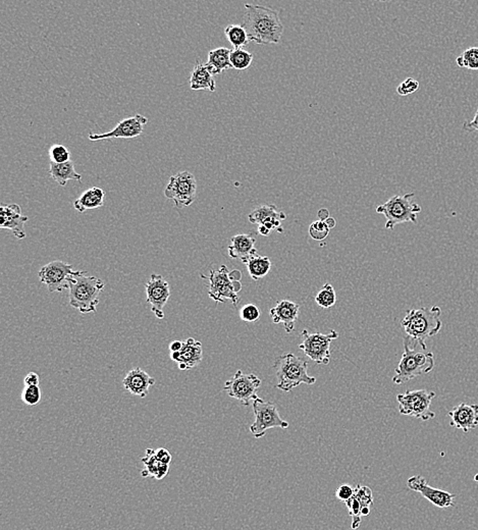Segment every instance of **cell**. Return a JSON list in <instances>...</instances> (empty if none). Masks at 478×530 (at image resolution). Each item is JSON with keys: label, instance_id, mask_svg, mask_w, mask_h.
Segmentation results:
<instances>
[{"label": "cell", "instance_id": "7dc6e473", "mask_svg": "<svg viewBox=\"0 0 478 530\" xmlns=\"http://www.w3.org/2000/svg\"><path fill=\"white\" fill-rule=\"evenodd\" d=\"M325 223L327 224V226H329L330 230L336 226V219H332V217H329L327 221H325Z\"/></svg>", "mask_w": 478, "mask_h": 530}, {"label": "cell", "instance_id": "277c9868", "mask_svg": "<svg viewBox=\"0 0 478 530\" xmlns=\"http://www.w3.org/2000/svg\"><path fill=\"white\" fill-rule=\"evenodd\" d=\"M403 341V355L392 379L396 385H403L415 377L429 374L436 365L435 355L431 352L415 351L414 345L407 337Z\"/></svg>", "mask_w": 478, "mask_h": 530}, {"label": "cell", "instance_id": "d6a6232c", "mask_svg": "<svg viewBox=\"0 0 478 530\" xmlns=\"http://www.w3.org/2000/svg\"><path fill=\"white\" fill-rule=\"evenodd\" d=\"M459 68L478 71V47H470L457 57Z\"/></svg>", "mask_w": 478, "mask_h": 530}, {"label": "cell", "instance_id": "f546056e", "mask_svg": "<svg viewBox=\"0 0 478 530\" xmlns=\"http://www.w3.org/2000/svg\"><path fill=\"white\" fill-rule=\"evenodd\" d=\"M225 35L228 42L232 44L234 50L243 48L250 42L248 34L243 25H228L225 29Z\"/></svg>", "mask_w": 478, "mask_h": 530}, {"label": "cell", "instance_id": "3957f363", "mask_svg": "<svg viewBox=\"0 0 478 530\" xmlns=\"http://www.w3.org/2000/svg\"><path fill=\"white\" fill-rule=\"evenodd\" d=\"M85 270H78L69 280V300L70 305L81 313L96 312L105 282L99 277H88Z\"/></svg>", "mask_w": 478, "mask_h": 530}, {"label": "cell", "instance_id": "ac0fdd59", "mask_svg": "<svg viewBox=\"0 0 478 530\" xmlns=\"http://www.w3.org/2000/svg\"><path fill=\"white\" fill-rule=\"evenodd\" d=\"M251 224L264 226L269 231H276L283 233L281 221L287 219V214L284 212H279L276 205L263 204L258 206L248 217Z\"/></svg>", "mask_w": 478, "mask_h": 530}, {"label": "cell", "instance_id": "5b68a950", "mask_svg": "<svg viewBox=\"0 0 478 530\" xmlns=\"http://www.w3.org/2000/svg\"><path fill=\"white\" fill-rule=\"evenodd\" d=\"M278 385L276 388L284 392H291L300 385H314L315 377L309 376L308 362L295 354L279 356L274 363Z\"/></svg>", "mask_w": 478, "mask_h": 530}, {"label": "cell", "instance_id": "44dd1931", "mask_svg": "<svg viewBox=\"0 0 478 530\" xmlns=\"http://www.w3.org/2000/svg\"><path fill=\"white\" fill-rule=\"evenodd\" d=\"M300 305L288 300H281L269 311L272 323H283L287 334H292L295 330L296 321L299 316Z\"/></svg>", "mask_w": 478, "mask_h": 530}, {"label": "cell", "instance_id": "7c38bea8", "mask_svg": "<svg viewBox=\"0 0 478 530\" xmlns=\"http://www.w3.org/2000/svg\"><path fill=\"white\" fill-rule=\"evenodd\" d=\"M261 381L255 374H245L242 370H238L232 379L226 381L223 391L235 400H239L244 406L253 404L257 397L258 388Z\"/></svg>", "mask_w": 478, "mask_h": 530}, {"label": "cell", "instance_id": "ba28073f", "mask_svg": "<svg viewBox=\"0 0 478 530\" xmlns=\"http://www.w3.org/2000/svg\"><path fill=\"white\" fill-rule=\"evenodd\" d=\"M436 393L426 390H407L397 396L399 403V412L402 415L412 416L427 421L436 417V413L431 410V405L435 399Z\"/></svg>", "mask_w": 478, "mask_h": 530}, {"label": "cell", "instance_id": "e575fe53", "mask_svg": "<svg viewBox=\"0 0 478 530\" xmlns=\"http://www.w3.org/2000/svg\"><path fill=\"white\" fill-rule=\"evenodd\" d=\"M354 497L359 501L362 508H366V507L371 508L373 505V495L371 488L357 485L355 488Z\"/></svg>", "mask_w": 478, "mask_h": 530}, {"label": "cell", "instance_id": "7bdbcfd3", "mask_svg": "<svg viewBox=\"0 0 478 530\" xmlns=\"http://www.w3.org/2000/svg\"><path fill=\"white\" fill-rule=\"evenodd\" d=\"M39 383H40V379L36 372H29L24 379L25 386H39Z\"/></svg>", "mask_w": 478, "mask_h": 530}, {"label": "cell", "instance_id": "9c48e42d", "mask_svg": "<svg viewBox=\"0 0 478 530\" xmlns=\"http://www.w3.org/2000/svg\"><path fill=\"white\" fill-rule=\"evenodd\" d=\"M301 335L302 342L299 345V349L303 351L305 355L316 364H329L331 360V344L334 340L338 339L339 333L332 330L327 335L320 333L313 334L304 330Z\"/></svg>", "mask_w": 478, "mask_h": 530}, {"label": "cell", "instance_id": "8992f818", "mask_svg": "<svg viewBox=\"0 0 478 530\" xmlns=\"http://www.w3.org/2000/svg\"><path fill=\"white\" fill-rule=\"evenodd\" d=\"M201 277L209 282V295L210 299L216 303H231L237 306L240 302L238 296L242 290V274L239 270L230 272L226 265H221L218 270H210L209 275H201Z\"/></svg>", "mask_w": 478, "mask_h": 530}, {"label": "cell", "instance_id": "ee69618b", "mask_svg": "<svg viewBox=\"0 0 478 530\" xmlns=\"http://www.w3.org/2000/svg\"><path fill=\"white\" fill-rule=\"evenodd\" d=\"M184 346V341H173L170 344V353H175V352H180L182 350Z\"/></svg>", "mask_w": 478, "mask_h": 530}, {"label": "cell", "instance_id": "836d02e7", "mask_svg": "<svg viewBox=\"0 0 478 530\" xmlns=\"http://www.w3.org/2000/svg\"><path fill=\"white\" fill-rule=\"evenodd\" d=\"M50 163H66L71 161V152L66 146L54 144L48 150Z\"/></svg>", "mask_w": 478, "mask_h": 530}, {"label": "cell", "instance_id": "603a6c76", "mask_svg": "<svg viewBox=\"0 0 478 530\" xmlns=\"http://www.w3.org/2000/svg\"><path fill=\"white\" fill-rule=\"evenodd\" d=\"M256 239L252 234H239L231 239L228 246V256L233 259H240L245 263L250 257L257 254L255 248Z\"/></svg>", "mask_w": 478, "mask_h": 530}, {"label": "cell", "instance_id": "74e56055", "mask_svg": "<svg viewBox=\"0 0 478 530\" xmlns=\"http://www.w3.org/2000/svg\"><path fill=\"white\" fill-rule=\"evenodd\" d=\"M330 228L322 221H314L309 228V235L315 241L325 240L329 236Z\"/></svg>", "mask_w": 478, "mask_h": 530}, {"label": "cell", "instance_id": "c3c4849f", "mask_svg": "<svg viewBox=\"0 0 478 530\" xmlns=\"http://www.w3.org/2000/svg\"><path fill=\"white\" fill-rule=\"evenodd\" d=\"M371 507H366V508H362L361 516H368L369 514H371Z\"/></svg>", "mask_w": 478, "mask_h": 530}, {"label": "cell", "instance_id": "9a60e30c", "mask_svg": "<svg viewBox=\"0 0 478 530\" xmlns=\"http://www.w3.org/2000/svg\"><path fill=\"white\" fill-rule=\"evenodd\" d=\"M148 122L146 117L142 115H135L134 117H127L121 120L115 129L107 133L90 134L88 136L90 141L108 140V139H134L139 137L143 133L144 126Z\"/></svg>", "mask_w": 478, "mask_h": 530}, {"label": "cell", "instance_id": "d4e9b609", "mask_svg": "<svg viewBox=\"0 0 478 530\" xmlns=\"http://www.w3.org/2000/svg\"><path fill=\"white\" fill-rule=\"evenodd\" d=\"M190 87L194 91H199V90L216 91V81H214V75L207 69L206 64L200 62H196L191 74Z\"/></svg>", "mask_w": 478, "mask_h": 530}, {"label": "cell", "instance_id": "30bf717a", "mask_svg": "<svg viewBox=\"0 0 478 530\" xmlns=\"http://www.w3.org/2000/svg\"><path fill=\"white\" fill-rule=\"evenodd\" d=\"M252 405L255 420L250 427V432L255 439L264 437L267 430L270 428L279 427L287 430L290 427L288 421L281 418L278 408L272 403L264 401L258 397Z\"/></svg>", "mask_w": 478, "mask_h": 530}, {"label": "cell", "instance_id": "4316f807", "mask_svg": "<svg viewBox=\"0 0 478 530\" xmlns=\"http://www.w3.org/2000/svg\"><path fill=\"white\" fill-rule=\"evenodd\" d=\"M49 175L62 187H66L69 180H82V175L76 171L75 164L71 161L66 163H50Z\"/></svg>", "mask_w": 478, "mask_h": 530}, {"label": "cell", "instance_id": "bcb514c9", "mask_svg": "<svg viewBox=\"0 0 478 530\" xmlns=\"http://www.w3.org/2000/svg\"><path fill=\"white\" fill-rule=\"evenodd\" d=\"M270 231H269L267 226H258V233H260L261 236H263V237H267V236H269Z\"/></svg>", "mask_w": 478, "mask_h": 530}, {"label": "cell", "instance_id": "484cf974", "mask_svg": "<svg viewBox=\"0 0 478 530\" xmlns=\"http://www.w3.org/2000/svg\"><path fill=\"white\" fill-rule=\"evenodd\" d=\"M144 469L141 472L142 478H153L157 480H161L168 476L170 471V465L163 464L157 460L156 450L147 449L145 457L142 458Z\"/></svg>", "mask_w": 478, "mask_h": 530}, {"label": "cell", "instance_id": "5bb4252c", "mask_svg": "<svg viewBox=\"0 0 478 530\" xmlns=\"http://www.w3.org/2000/svg\"><path fill=\"white\" fill-rule=\"evenodd\" d=\"M146 300L158 319L165 318V306L170 297V284L161 275H151L146 286Z\"/></svg>", "mask_w": 478, "mask_h": 530}, {"label": "cell", "instance_id": "7402d4cb", "mask_svg": "<svg viewBox=\"0 0 478 530\" xmlns=\"http://www.w3.org/2000/svg\"><path fill=\"white\" fill-rule=\"evenodd\" d=\"M154 384H156V379L150 376L140 367L130 370L122 379L124 390L140 398L147 397L150 386H153Z\"/></svg>", "mask_w": 478, "mask_h": 530}, {"label": "cell", "instance_id": "8d00e7d4", "mask_svg": "<svg viewBox=\"0 0 478 530\" xmlns=\"http://www.w3.org/2000/svg\"><path fill=\"white\" fill-rule=\"evenodd\" d=\"M240 317L245 323H256L260 318V308L254 304H246L240 310Z\"/></svg>", "mask_w": 478, "mask_h": 530}, {"label": "cell", "instance_id": "f6af8a7d", "mask_svg": "<svg viewBox=\"0 0 478 530\" xmlns=\"http://www.w3.org/2000/svg\"><path fill=\"white\" fill-rule=\"evenodd\" d=\"M317 217L318 219H320V221H327L330 217L329 210L325 209V208H322V209H320V212H318Z\"/></svg>", "mask_w": 478, "mask_h": 530}, {"label": "cell", "instance_id": "d6986e66", "mask_svg": "<svg viewBox=\"0 0 478 530\" xmlns=\"http://www.w3.org/2000/svg\"><path fill=\"white\" fill-rule=\"evenodd\" d=\"M203 358L202 344L193 338L184 341V346L180 352L170 353V359L177 363L180 370H190L200 364Z\"/></svg>", "mask_w": 478, "mask_h": 530}, {"label": "cell", "instance_id": "e0dca14e", "mask_svg": "<svg viewBox=\"0 0 478 530\" xmlns=\"http://www.w3.org/2000/svg\"><path fill=\"white\" fill-rule=\"evenodd\" d=\"M28 217L22 214L18 204H2L0 207V228L13 231V236L18 240L26 238L25 224Z\"/></svg>", "mask_w": 478, "mask_h": 530}, {"label": "cell", "instance_id": "681fc988", "mask_svg": "<svg viewBox=\"0 0 478 530\" xmlns=\"http://www.w3.org/2000/svg\"><path fill=\"white\" fill-rule=\"evenodd\" d=\"M474 480H475V481H477V485H478V473H477V474H475V476H474Z\"/></svg>", "mask_w": 478, "mask_h": 530}, {"label": "cell", "instance_id": "ffe728a7", "mask_svg": "<svg viewBox=\"0 0 478 530\" xmlns=\"http://www.w3.org/2000/svg\"><path fill=\"white\" fill-rule=\"evenodd\" d=\"M451 427L470 432L478 425V405L461 403L449 412Z\"/></svg>", "mask_w": 478, "mask_h": 530}, {"label": "cell", "instance_id": "f1b7e54d", "mask_svg": "<svg viewBox=\"0 0 478 530\" xmlns=\"http://www.w3.org/2000/svg\"><path fill=\"white\" fill-rule=\"evenodd\" d=\"M247 265L249 275L254 281H260V279L267 275L272 270V260L267 256H260L255 254L245 263Z\"/></svg>", "mask_w": 478, "mask_h": 530}, {"label": "cell", "instance_id": "b9f144b4", "mask_svg": "<svg viewBox=\"0 0 478 530\" xmlns=\"http://www.w3.org/2000/svg\"><path fill=\"white\" fill-rule=\"evenodd\" d=\"M463 129L468 132H478V108L474 117L471 120H466L463 124Z\"/></svg>", "mask_w": 478, "mask_h": 530}, {"label": "cell", "instance_id": "1f68e13d", "mask_svg": "<svg viewBox=\"0 0 478 530\" xmlns=\"http://www.w3.org/2000/svg\"><path fill=\"white\" fill-rule=\"evenodd\" d=\"M315 302L323 309H329L336 304L337 294L331 284H325L322 290L318 292L315 297Z\"/></svg>", "mask_w": 478, "mask_h": 530}, {"label": "cell", "instance_id": "d590c367", "mask_svg": "<svg viewBox=\"0 0 478 530\" xmlns=\"http://www.w3.org/2000/svg\"><path fill=\"white\" fill-rule=\"evenodd\" d=\"M22 400L29 406H35L41 400V391L39 386H25L22 393Z\"/></svg>", "mask_w": 478, "mask_h": 530}, {"label": "cell", "instance_id": "60d3db41", "mask_svg": "<svg viewBox=\"0 0 478 530\" xmlns=\"http://www.w3.org/2000/svg\"><path fill=\"white\" fill-rule=\"evenodd\" d=\"M156 456L159 462L170 465L172 463V454L168 452L165 448H159L156 450Z\"/></svg>", "mask_w": 478, "mask_h": 530}, {"label": "cell", "instance_id": "cb8c5ba5", "mask_svg": "<svg viewBox=\"0 0 478 530\" xmlns=\"http://www.w3.org/2000/svg\"><path fill=\"white\" fill-rule=\"evenodd\" d=\"M105 192L98 187H92L83 192L77 200L74 201V208L80 214L87 210L97 209L105 204Z\"/></svg>", "mask_w": 478, "mask_h": 530}, {"label": "cell", "instance_id": "f35d334b", "mask_svg": "<svg viewBox=\"0 0 478 530\" xmlns=\"http://www.w3.org/2000/svg\"><path fill=\"white\" fill-rule=\"evenodd\" d=\"M419 88V82L415 79L407 78L397 87V93L400 96H408L416 92Z\"/></svg>", "mask_w": 478, "mask_h": 530}, {"label": "cell", "instance_id": "4dcf8cb0", "mask_svg": "<svg viewBox=\"0 0 478 530\" xmlns=\"http://www.w3.org/2000/svg\"><path fill=\"white\" fill-rule=\"evenodd\" d=\"M253 59L252 53L247 52L243 48L233 50L231 52V64H232L233 69L237 71H244L250 68Z\"/></svg>", "mask_w": 478, "mask_h": 530}, {"label": "cell", "instance_id": "ab89813d", "mask_svg": "<svg viewBox=\"0 0 478 530\" xmlns=\"http://www.w3.org/2000/svg\"><path fill=\"white\" fill-rule=\"evenodd\" d=\"M355 488L351 487L349 485H342L341 487L337 488L336 497L339 501L346 503L351 497L354 496Z\"/></svg>", "mask_w": 478, "mask_h": 530}, {"label": "cell", "instance_id": "52a82bcc", "mask_svg": "<svg viewBox=\"0 0 478 530\" xmlns=\"http://www.w3.org/2000/svg\"><path fill=\"white\" fill-rule=\"evenodd\" d=\"M414 196V193L392 196L387 202L376 207V212L385 215L387 219V230H394L397 224L417 223V217L421 212V207L413 201Z\"/></svg>", "mask_w": 478, "mask_h": 530}, {"label": "cell", "instance_id": "4fadbf2b", "mask_svg": "<svg viewBox=\"0 0 478 530\" xmlns=\"http://www.w3.org/2000/svg\"><path fill=\"white\" fill-rule=\"evenodd\" d=\"M73 266L62 260H55L44 265L39 270L38 277L40 282L47 287L50 294L61 293L68 289L69 280L75 274Z\"/></svg>", "mask_w": 478, "mask_h": 530}, {"label": "cell", "instance_id": "8fae6325", "mask_svg": "<svg viewBox=\"0 0 478 530\" xmlns=\"http://www.w3.org/2000/svg\"><path fill=\"white\" fill-rule=\"evenodd\" d=\"M197 182L190 171H181L170 178L165 196L174 201L175 207L190 206L195 201Z\"/></svg>", "mask_w": 478, "mask_h": 530}, {"label": "cell", "instance_id": "6da1fadb", "mask_svg": "<svg viewBox=\"0 0 478 530\" xmlns=\"http://www.w3.org/2000/svg\"><path fill=\"white\" fill-rule=\"evenodd\" d=\"M243 27L249 40L261 45L279 43L284 33L279 11L258 4H245Z\"/></svg>", "mask_w": 478, "mask_h": 530}, {"label": "cell", "instance_id": "7a4b0ae2", "mask_svg": "<svg viewBox=\"0 0 478 530\" xmlns=\"http://www.w3.org/2000/svg\"><path fill=\"white\" fill-rule=\"evenodd\" d=\"M441 316L442 310L438 306L409 310L401 326L412 344L415 347L419 345L422 350L426 351V340L438 335L442 330Z\"/></svg>", "mask_w": 478, "mask_h": 530}, {"label": "cell", "instance_id": "83f0119b", "mask_svg": "<svg viewBox=\"0 0 478 530\" xmlns=\"http://www.w3.org/2000/svg\"><path fill=\"white\" fill-rule=\"evenodd\" d=\"M231 52L232 50L226 47L210 50L209 60L205 64L212 75H221L226 69H233L232 64H231Z\"/></svg>", "mask_w": 478, "mask_h": 530}, {"label": "cell", "instance_id": "2e32d148", "mask_svg": "<svg viewBox=\"0 0 478 530\" xmlns=\"http://www.w3.org/2000/svg\"><path fill=\"white\" fill-rule=\"evenodd\" d=\"M407 487L413 492H419L427 501L438 508H450L455 505V495L447 490L431 487L426 479L421 476H412L408 479Z\"/></svg>", "mask_w": 478, "mask_h": 530}]
</instances>
